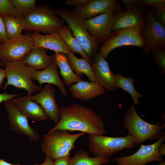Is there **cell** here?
<instances>
[{
  "label": "cell",
  "instance_id": "22",
  "mask_svg": "<svg viewBox=\"0 0 165 165\" xmlns=\"http://www.w3.org/2000/svg\"><path fill=\"white\" fill-rule=\"evenodd\" d=\"M47 50L42 48H33L21 61L36 70L45 69L54 61L53 55H47Z\"/></svg>",
  "mask_w": 165,
  "mask_h": 165
},
{
  "label": "cell",
  "instance_id": "2",
  "mask_svg": "<svg viewBox=\"0 0 165 165\" xmlns=\"http://www.w3.org/2000/svg\"><path fill=\"white\" fill-rule=\"evenodd\" d=\"M123 126L134 138L136 145H139L147 140H158L162 134L165 124L149 123L142 119L131 105L123 119Z\"/></svg>",
  "mask_w": 165,
  "mask_h": 165
},
{
  "label": "cell",
  "instance_id": "19",
  "mask_svg": "<svg viewBox=\"0 0 165 165\" xmlns=\"http://www.w3.org/2000/svg\"><path fill=\"white\" fill-rule=\"evenodd\" d=\"M12 104L27 118L37 121L48 119L42 107L31 99L27 94L23 97L9 100Z\"/></svg>",
  "mask_w": 165,
  "mask_h": 165
},
{
  "label": "cell",
  "instance_id": "7",
  "mask_svg": "<svg viewBox=\"0 0 165 165\" xmlns=\"http://www.w3.org/2000/svg\"><path fill=\"white\" fill-rule=\"evenodd\" d=\"M54 11L67 23L73 36L81 44L86 54L90 58L94 54L98 48L99 44L89 34L84 20L68 8L54 9Z\"/></svg>",
  "mask_w": 165,
  "mask_h": 165
},
{
  "label": "cell",
  "instance_id": "32",
  "mask_svg": "<svg viewBox=\"0 0 165 165\" xmlns=\"http://www.w3.org/2000/svg\"><path fill=\"white\" fill-rule=\"evenodd\" d=\"M155 15V19L163 26L165 25V5L152 7Z\"/></svg>",
  "mask_w": 165,
  "mask_h": 165
},
{
  "label": "cell",
  "instance_id": "14",
  "mask_svg": "<svg viewBox=\"0 0 165 165\" xmlns=\"http://www.w3.org/2000/svg\"><path fill=\"white\" fill-rule=\"evenodd\" d=\"M4 104L11 129L17 133L25 135L31 141H38L39 135L29 126L27 118L19 111L9 100L5 101Z\"/></svg>",
  "mask_w": 165,
  "mask_h": 165
},
{
  "label": "cell",
  "instance_id": "41",
  "mask_svg": "<svg viewBox=\"0 0 165 165\" xmlns=\"http://www.w3.org/2000/svg\"><path fill=\"white\" fill-rule=\"evenodd\" d=\"M157 152L158 155L162 156L165 155V144L162 143L158 148Z\"/></svg>",
  "mask_w": 165,
  "mask_h": 165
},
{
  "label": "cell",
  "instance_id": "44",
  "mask_svg": "<svg viewBox=\"0 0 165 165\" xmlns=\"http://www.w3.org/2000/svg\"><path fill=\"white\" fill-rule=\"evenodd\" d=\"M0 66H3L2 64V63L0 61Z\"/></svg>",
  "mask_w": 165,
  "mask_h": 165
},
{
  "label": "cell",
  "instance_id": "17",
  "mask_svg": "<svg viewBox=\"0 0 165 165\" xmlns=\"http://www.w3.org/2000/svg\"><path fill=\"white\" fill-rule=\"evenodd\" d=\"M28 34L34 41L33 48H42L67 55L71 52L57 32L46 35H42L37 31Z\"/></svg>",
  "mask_w": 165,
  "mask_h": 165
},
{
  "label": "cell",
  "instance_id": "38",
  "mask_svg": "<svg viewBox=\"0 0 165 165\" xmlns=\"http://www.w3.org/2000/svg\"><path fill=\"white\" fill-rule=\"evenodd\" d=\"M138 1V0H123V2L127 8H129L137 5Z\"/></svg>",
  "mask_w": 165,
  "mask_h": 165
},
{
  "label": "cell",
  "instance_id": "4",
  "mask_svg": "<svg viewBox=\"0 0 165 165\" xmlns=\"http://www.w3.org/2000/svg\"><path fill=\"white\" fill-rule=\"evenodd\" d=\"M88 148L94 157L109 159L114 154L136 145L133 138L129 134L121 137H111L104 135H89Z\"/></svg>",
  "mask_w": 165,
  "mask_h": 165
},
{
  "label": "cell",
  "instance_id": "24",
  "mask_svg": "<svg viewBox=\"0 0 165 165\" xmlns=\"http://www.w3.org/2000/svg\"><path fill=\"white\" fill-rule=\"evenodd\" d=\"M67 60L71 68L76 75L80 76L83 74L91 82H97L91 64L85 58L79 59L70 52L67 54Z\"/></svg>",
  "mask_w": 165,
  "mask_h": 165
},
{
  "label": "cell",
  "instance_id": "6",
  "mask_svg": "<svg viewBox=\"0 0 165 165\" xmlns=\"http://www.w3.org/2000/svg\"><path fill=\"white\" fill-rule=\"evenodd\" d=\"M56 15L50 7L44 5L38 6L33 11L24 16L25 30L49 34L58 33L64 25L65 22Z\"/></svg>",
  "mask_w": 165,
  "mask_h": 165
},
{
  "label": "cell",
  "instance_id": "31",
  "mask_svg": "<svg viewBox=\"0 0 165 165\" xmlns=\"http://www.w3.org/2000/svg\"><path fill=\"white\" fill-rule=\"evenodd\" d=\"M0 14L24 17L18 12L11 0H0Z\"/></svg>",
  "mask_w": 165,
  "mask_h": 165
},
{
  "label": "cell",
  "instance_id": "5",
  "mask_svg": "<svg viewBox=\"0 0 165 165\" xmlns=\"http://www.w3.org/2000/svg\"><path fill=\"white\" fill-rule=\"evenodd\" d=\"M1 62L5 68L7 79L2 89L6 90L8 86L12 85L25 90L29 95L41 90V86L36 85L32 80V75L36 70L35 69L27 66L21 60H1Z\"/></svg>",
  "mask_w": 165,
  "mask_h": 165
},
{
  "label": "cell",
  "instance_id": "25",
  "mask_svg": "<svg viewBox=\"0 0 165 165\" xmlns=\"http://www.w3.org/2000/svg\"><path fill=\"white\" fill-rule=\"evenodd\" d=\"M115 88H121L129 93L133 99V105H139L138 99L143 95L138 92L134 86L135 79L133 77H126L118 73L115 75Z\"/></svg>",
  "mask_w": 165,
  "mask_h": 165
},
{
  "label": "cell",
  "instance_id": "40",
  "mask_svg": "<svg viewBox=\"0 0 165 165\" xmlns=\"http://www.w3.org/2000/svg\"><path fill=\"white\" fill-rule=\"evenodd\" d=\"M6 77L5 70L0 67V89L2 88V84L4 79Z\"/></svg>",
  "mask_w": 165,
  "mask_h": 165
},
{
  "label": "cell",
  "instance_id": "11",
  "mask_svg": "<svg viewBox=\"0 0 165 165\" xmlns=\"http://www.w3.org/2000/svg\"><path fill=\"white\" fill-rule=\"evenodd\" d=\"M34 46V41L28 33L8 39L0 44V59L11 61L22 60Z\"/></svg>",
  "mask_w": 165,
  "mask_h": 165
},
{
  "label": "cell",
  "instance_id": "34",
  "mask_svg": "<svg viewBox=\"0 0 165 165\" xmlns=\"http://www.w3.org/2000/svg\"><path fill=\"white\" fill-rule=\"evenodd\" d=\"M8 39L7 33L3 16L0 14V44Z\"/></svg>",
  "mask_w": 165,
  "mask_h": 165
},
{
  "label": "cell",
  "instance_id": "27",
  "mask_svg": "<svg viewBox=\"0 0 165 165\" xmlns=\"http://www.w3.org/2000/svg\"><path fill=\"white\" fill-rule=\"evenodd\" d=\"M110 159L102 157H90L88 153L84 148L77 150L69 165H101L109 163Z\"/></svg>",
  "mask_w": 165,
  "mask_h": 165
},
{
  "label": "cell",
  "instance_id": "15",
  "mask_svg": "<svg viewBox=\"0 0 165 165\" xmlns=\"http://www.w3.org/2000/svg\"><path fill=\"white\" fill-rule=\"evenodd\" d=\"M119 5L114 0H92L86 5L73 10L84 20L90 19L99 14L115 13L119 9Z\"/></svg>",
  "mask_w": 165,
  "mask_h": 165
},
{
  "label": "cell",
  "instance_id": "43",
  "mask_svg": "<svg viewBox=\"0 0 165 165\" xmlns=\"http://www.w3.org/2000/svg\"><path fill=\"white\" fill-rule=\"evenodd\" d=\"M160 163L159 164L155 165L154 164H152V165H165V162L163 161L161 162H160Z\"/></svg>",
  "mask_w": 165,
  "mask_h": 165
},
{
  "label": "cell",
  "instance_id": "26",
  "mask_svg": "<svg viewBox=\"0 0 165 165\" xmlns=\"http://www.w3.org/2000/svg\"><path fill=\"white\" fill-rule=\"evenodd\" d=\"M58 33L71 52L79 53L90 64L92 63L90 58L86 54L79 42L73 35L71 30L67 25H64Z\"/></svg>",
  "mask_w": 165,
  "mask_h": 165
},
{
  "label": "cell",
  "instance_id": "12",
  "mask_svg": "<svg viewBox=\"0 0 165 165\" xmlns=\"http://www.w3.org/2000/svg\"><path fill=\"white\" fill-rule=\"evenodd\" d=\"M117 12L104 13L91 19L84 20L88 32L98 44L102 43L112 33Z\"/></svg>",
  "mask_w": 165,
  "mask_h": 165
},
{
  "label": "cell",
  "instance_id": "21",
  "mask_svg": "<svg viewBox=\"0 0 165 165\" xmlns=\"http://www.w3.org/2000/svg\"><path fill=\"white\" fill-rule=\"evenodd\" d=\"M58 67L54 62L42 70L35 71L32 76V79L37 81L41 86L44 83L53 84L59 89L61 94L66 97L68 93L64 84L58 73Z\"/></svg>",
  "mask_w": 165,
  "mask_h": 165
},
{
  "label": "cell",
  "instance_id": "1",
  "mask_svg": "<svg viewBox=\"0 0 165 165\" xmlns=\"http://www.w3.org/2000/svg\"><path fill=\"white\" fill-rule=\"evenodd\" d=\"M60 119L48 133L58 130L79 131L89 135L107 133L101 117L91 108L76 103L61 108Z\"/></svg>",
  "mask_w": 165,
  "mask_h": 165
},
{
  "label": "cell",
  "instance_id": "16",
  "mask_svg": "<svg viewBox=\"0 0 165 165\" xmlns=\"http://www.w3.org/2000/svg\"><path fill=\"white\" fill-rule=\"evenodd\" d=\"M144 21L141 11L135 7L127 8L124 11L120 9L116 13L112 31L127 28H134L141 31Z\"/></svg>",
  "mask_w": 165,
  "mask_h": 165
},
{
  "label": "cell",
  "instance_id": "45",
  "mask_svg": "<svg viewBox=\"0 0 165 165\" xmlns=\"http://www.w3.org/2000/svg\"><path fill=\"white\" fill-rule=\"evenodd\" d=\"M13 165H20L19 164H13Z\"/></svg>",
  "mask_w": 165,
  "mask_h": 165
},
{
  "label": "cell",
  "instance_id": "35",
  "mask_svg": "<svg viewBox=\"0 0 165 165\" xmlns=\"http://www.w3.org/2000/svg\"><path fill=\"white\" fill-rule=\"evenodd\" d=\"M92 0H67L66 5H71L78 8L82 7L90 2Z\"/></svg>",
  "mask_w": 165,
  "mask_h": 165
},
{
  "label": "cell",
  "instance_id": "8",
  "mask_svg": "<svg viewBox=\"0 0 165 165\" xmlns=\"http://www.w3.org/2000/svg\"><path fill=\"white\" fill-rule=\"evenodd\" d=\"M144 38L141 31L134 28H127L114 31L100 46L99 53L105 59L109 53L119 47L132 46L143 47Z\"/></svg>",
  "mask_w": 165,
  "mask_h": 165
},
{
  "label": "cell",
  "instance_id": "37",
  "mask_svg": "<svg viewBox=\"0 0 165 165\" xmlns=\"http://www.w3.org/2000/svg\"><path fill=\"white\" fill-rule=\"evenodd\" d=\"M21 94H9L6 92L0 94V104L3 102L9 100L13 98L17 97Z\"/></svg>",
  "mask_w": 165,
  "mask_h": 165
},
{
  "label": "cell",
  "instance_id": "9",
  "mask_svg": "<svg viewBox=\"0 0 165 165\" xmlns=\"http://www.w3.org/2000/svg\"><path fill=\"white\" fill-rule=\"evenodd\" d=\"M165 140V134L163 133L158 140L152 144L141 145L139 149L134 154L127 156L117 157L114 159L116 165H147L152 161L161 162L164 161L160 156L157 150L160 145Z\"/></svg>",
  "mask_w": 165,
  "mask_h": 165
},
{
  "label": "cell",
  "instance_id": "23",
  "mask_svg": "<svg viewBox=\"0 0 165 165\" xmlns=\"http://www.w3.org/2000/svg\"><path fill=\"white\" fill-rule=\"evenodd\" d=\"M53 55L54 61L60 68V74L64 79V83L65 86L69 87L82 80L71 68L68 61L67 54L55 53Z\"/></svg>",
  "mask_w": 165,
  "mask_h": 165
},
{
  "label": "cell",
  "instance_id": "39",
  "mask_svg": "<svg viewBox=\"0 0 165 165\" xmlns=\"http://www.w3.org/2000/svg\"><path fill=\"white\" fill-rule=\"evenodd\" d=\"M54 161L48 156L46 155L43 162L41 164L34 163L33 165H53Z\"/></svg>",
  "mask_w": 165,
  "mask_h": 165
},
{
  "label": "cell",
  "instance_id": "10",
  "mask_svg": "<svg viewBox=\"0 0 165 165\" xmlns=\"http://www.w3.org/2000/svg\"><path fill=\"white\" fill-rule=\"evenodd\" d=\"M142 33L144 40L143 53L145 55H148L154 47H165V28L155 19L149 9L146 11Z\"/></svg>",
  "mask_w": 165,
  "mask_h": 165
},
{
  "label": "cell",
  "instance_id": "33",
  "mask_svg": "<svg viewBox=\"0 0 165 165\" xmlns=\"http://www.w3.org/2000/svg\"><path fill=\"white\" fill-rule=\"evenodd\" d=\"M165 5V0H138L137 5L147 6L152 8Z\"/></svg>",
  "mask_w": 165,
  "mask_h": 165
},
{
  "label": "cell",
  "instance_id": "3",
  "mask_svg": "<svg viewBox=\"0 0 165 165\" xmlns=\"http://www.w3.org/2000/svg\"><path fill=\"white\" fill-rule=\"evenodd\" d=\"M85 133L72 134L70 131L58 130L43 135L41 147L42 151L53 160L67 156L76 147L74 144Z\"/></svg>",
  "mask_w": 165,
  "mask_h": 165
},
{
  "label": "cell",
  "instance_id": "18",
  "mask_svg": "<svg viewBox=\"0 0 165 165\" xmlns=\"http://www.w3.org/2000/svg\"><path fill=\"white\" fill-rule=\"evenodd\" d=\"M95 60L91 64L97 82L108 91L116 89L115 75L111 72L108 63L99 53L94 54Z\"/></svg>",
  "mask_w": 165,
  "mask_h": 165
},
{
  "label": "cell",
  "instance_id": "36",
  "mask_svg": "<svg viewBox=\"0 0 165 165\" xmlns=\"http://www.w3.org/2000/svg\"><path fill=\"white\" fill-rule=\"evenodd\" d=\"M71 158L69 156H65L54 160L53 165H69Z\"/></svg>",
  "mask_w": 165,
  "mask_h": 165
},
{
  "label": "cell",
  "instance_id": "28",
  "mask_svg": "<svg viewBox=\"0 0 165 165\" xmlns=\"http://www.w3.org/2000/svg\"><path fill=\"white\" fill-rule=\"evenodd\" d=\"M8 35V39L18 37L25 29L26 22L24 17L3 16Z\"/></svg>",
  "mask_w": 165,
  "mask_h": 165
},
{
  "label": "cell",
  "instance_id": "42",
  "mask_svg": "<svg viewBox=\"0 0 165 165\" xmlns=\"http://www.w3.org/2000/svg\"><path fill=\"white\" fill-rule=\"evenodd\" d=\"M0 165H13V164H11L5 161L3 159H0Z\"/></svg>",
  "mask_w": 165,
  "mask_h": 165
},
{
  "label": "cell",
  "instance_id": "20",
  "mask_svg": "<svg viewBox=\"0 0 165 165\" xmlns=\"http://www.w3.org/2000/svg\"><path fill=\"white\" fill-rule=\"evenodd\" d=\"M69 91L73 97L84 101L90 100L104 94L105 89L97 82H89L81 80L72 85Z\"/></svg>",
  "mask_w": 165,
  "mask_h": 165
},
{
  "label": "cell",
  "instance_id": "30",
  "mask_svg": "<svg viewBox=\"0 0 165 165\" xmlns=\"http://www.w3.org/2000/svg\"><path fill=\"white\" fill-rule=\"evenodd\" d=\"M159 70L165 74V47H157L151 50Z\"/></svg>",
  "mask_w": 165,
  "mask_h": 165
},
{
  "label": "cell",
  "instance_id": "13",
  "mask_svg": "<svg viewBox=\"0 0 165 165\" xmlns=\"http://www.w3.org/2000/svg\"><path fill=\"white\" fill-rule=\"evenodd\" d=\"M56 89L51 84L47 83L40 92L35 95L27 94L32 101L38 103L42 108L48 119L56 125L60 117V109L56 98Z\"/></svg>",
  "mask_w": 165,
  "mask_h": 165
},
{
  "label": "cell",
  "instance_id": "29",
  "mask_svg": "<svg viewBox=\"0 0 165 165\" xmlns=\"http://www.w3.org/2000/svg\"><path fill=\"white\" fill-rule=\"evenodd\" d=\"M18 12L24 17L36 8L35 0H11Z\"/></svg>",
  "mask_w": 165,
  "mask_h": 165
}]
</instances>
